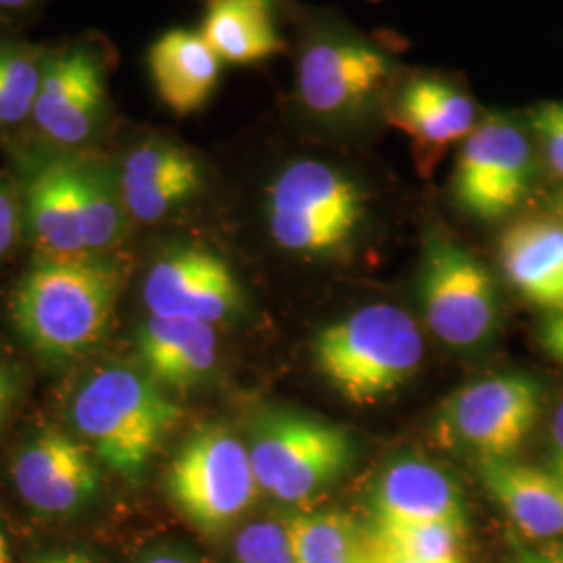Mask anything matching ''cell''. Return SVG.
Instances as JSON below:
<instances>
[{"label": "cell", "instance_id": "6da1fadb", "mask_svg": "<svg viewBox=\"0 0 563 563\" xmlns=\"http://www.w3.org/2000/svg\"><path fill=\"white\" fill-rule=\"evenodd\" d=\"M120 290L113 262L44 255L21 276L9 313L21 341L42 360L71 362L102 341Z\"/></svg>", "mask_w": 563, "mask_h": 563}, {"label": "cell", "instance_id": "7a4b0ae2", "mask_svg": "<svg viewBox=\"0 0 563 563\" xmlns=\"http://www.w3.org/2000/svg\"><path fill=\"white\" fill-rule=\"evenodd\" d=\"M181 409L146 372L130 365H102L78 386L71 423L81 441L111 472L139 481Z\"/></svg>", "mask_w": 563, "mask_h": 563}, {"label": "cell", "instance_id": "3957f363", "mask_svg": "<svg viewBox=\"0 0 563 563\" xmlns=\"http://www.w3.org/2000/svg\"><path fill=\"white\" fill-rule=\"evenodd\" d=\"M323 378L346 401H378L407 383L423 360V339L413 318L395 305H367L325 325L313 342Z\"/></svg>", "mask_w": 563, "mask_h": 563}, {"label": "cell", "instance_id": "277c9868", "mask_svg": "<svg viewBox=\"0 0 563 563\" xmlns=\"http://www.w3.org/2000/svg\"><path fill=\"white\" fill-rule=\"evenodd\" d=\"M249 457L260 488L297 504L342 478L355 462V446L336 423L299 411H267L253 423Z\"/></svg>", "mask_w": 563, "mask_h": 563}, {"label": "cell", "instance_id": "5b68a950", "mask_svg": "<svg viewBox=\"0 0 563 563\" xmlns=\"http://www.w3.org/2000/svg\"><path fill=\"white\" fill-rule=\"evenodd\" d=\"M362 218L360 186L328 163H290L269 188V232L290 253H332L351 241Z\"/></svg>", "mask_w": 563, "mask_h": 563}, {"label": "cell", "instance_id": "8992f818", "mask_svg": "<svg viewBox=\"0 0 563 563\" xmlns=\"http://www.w3.org/2000/svg\"><path fill=\"white\" fill-rule=\"evenodd\" d=\"M257 488L249 449L223 426L197 428L167 472L172 504L207 534L236 522L255 501Z\"/></svg>", "mask_w": 563, "mask_h": 563}, {"label": "cell", "instance_id": "52a82bcc", "mask_svg": "<svg viewBox=\"0 0 563 563\" xmlns=\"http://www.w3.org/2000/svg\"><path fill=\"white\" fill-rule=\"evenodd\" d=\"M541 416V386L523 374L465 384L437 413V441L478 462L509 460Z\"/></svg>", "mask_w": 563, "mask_h": 563}, {"label": "cell", "instance_id": "ba28073f", "mask_svg": "<svg viewBox=\"0 0 563 563\" xmlns=\"http://www.w3.org/2000/svg\"><path fill=\"white\" fill-rule=\"evenodd\" d=\"M420 295L430 332L451 346H474L497 323L490 274L470 251L441 236L426 246Z\"/></svg>", "mask_w": 563, "mask_h": 563}, {"label": "cell", "instance_id": "9c48e42d", "mask_svg": "<svg viewBox=\"0 0 563 563\" xmlns=\"http://www.w3.org/2000/svg\"><path fill=\"white\" fill-rule=\"evenodd\" d=\"M532 155L522 130L493 118L476 125L462 142L453 190L465 213L499 220L528 192Z\"/></svg>", "mask_w": 563, "mask_h": 563}, {"label": "cell", "instance_id": "30bf717a", "mask_svg": "<svg viewBox=\"0 0 563 563\" xmlns=\"http://www.w3.org/2000/svg\"><path fill=\"white\" fill-rule=\"evenodd\" d=\"M142 299L148 316L218 323L242 302L241 284L230 265L209 249L178 246L151 265Z\"/></svg>", "mask_w": 563, "mask_h": 563}, {"label": "cell", "instance_id": "8fae6325", "mask_svg": "<svg viewBox=\"0 0 563 563\" xmlns=\"http://www.w3.org/2000/svg\"><path fill=\"white\" fill-rule=\"evenodd\" d=\"M390 74V60L372 44L323 38L313 42L299 60V99L318 118H351L376 101Z\"/></svg>", "mask_w": 563, "mask_h": 563}, {"label": "cell", "instance_id": "7c38bea8", "mask_svg": "<svg viewBox=\"0 0 563 563\" xmlns=\"http://www.w3.org/2000/svg\"><path fill=\"white\" fill-rule=\"evenodd\" d=\"M81 439L59 428L34 434L18 451L11 478L21 499L46 516H67L92 501L101 474Z\"/></svg>", "mask_w": 563, "mask_h": 563}, {"label": "cell", "instance_id": "4fadbf2b", "mask_svg": "<svg viewBox=\"0 0 563 563\" xmlns=\"http://www.w3.org/2000/svg\"><path fill=\"white\" fill-rule=\"evenodd\" d=\"M107 80L92 51L78 46L46 63L32 120L42 136L57 146L92 141L104 120Z\"/></svg>", "mask_w": 563, "mask_h": 563}, {"label": "cell", "instance_id": "5bb4252c", "mask_svg": "<svg viewBox=\"0 0 563 563\" xmlns=\"http://www.w3.org/2000/svg\"><path fill=\"white\" fill-rule=\"evenodd\" d=\"M201 186V165L174 142H142L121 163V205L136 222H162Z\"/></svg>", "mask_w": 563, "mask_h": 563}, {"label": "cell", "instance_id": "9a60e30c", "mask_svg": "<svg viewBox=\"0 0 563 563\" xmlns=\"http://www.w3.org/2000/svg\"><path fill=\"white\" fill-rule=\"evenodd\" d=\"M372 520L446 523L465 530L462 490L441 467L422 460L388 465L372 493Z\"/></svg>", "mask_w": 563, "mask_h": 563}, {"label": "cell", "instance_id": "2e32d148", "mask_svg": "<svg viewBox=\"0 0 563 563\" xmlns=\"http://www.w3.org/2000/svg\"><path fill=\"white\" fill-rule=\"evenodd\" d=\"M388 120L413 141L422 157L434 159L476 130L478 111L474 101L453 84L416 78L399 90Z\"/></svg>", "mask_w": 563, "mask_h": 563}, {"label": "cell", "instance_id": "e0dca14e", "mask_svg": "<svg viewBox=\"0 0 563 563\" xmlns=\"http://www.w3.org/2000/svg\"><path fill=\"white\" fill-rule=\"evenodd\" d=\"M148 69L163 104L178 118L192 115L213 97L222 59L201 32L169 30L148 51Z\"/></svg>", "mask_w": 563, "mask_h": 563}, {"label": "cell", "instance_id": "ac0fdd59", "mask_svg": "<svg viewBox=\"0 0 563 563\" xmlns=\"http://www.w3.org/2000/svg\"><path fill=\"white\" fill-rule=\"evenodd\" d=\"M25 213L48 257H90L84 244L81 163H51L27 184Z\"/></svg>", "mask_w": 563, "mask_h": 563}, {"label": "cell", "instance_id": "d6986e66", "mask_svg": "<svg viewBox=\"0 0 563 563\" xmlns=\"http://www.w3.org/2000/svg\"><path fill=\"white\" fill-rule=\"evenodd\" d=\"M505 276L526 301L563 311V225L522 220L509 225L499 241Z\"/></svg>", "mask_w": 563, "mask_h": 563}, {"label": "cell", "instance_id": "ffe728a7", "mask_svg": "<svg viewBox=\"0 0 563 563\" xmlns=\"http://www.w3.org/2000/svg\"><path fill=\"white\" fill-rule=\"evenodd\" d=\"M144 372L159 384L188 388L201 383L218 360V334L211 323L148 316L139 332Z\"/></svg>", "mask_w": 563, "mask_h": 563}, {"label": "cell", "instance_id": "44dd1931", "mask_svg": "<svg viewBox=\"0 0 563 563\" xmlns=\"http://www.w3.org/2000/svg\"><path fill=\"white\" fill-rule=\"evenodd\" d=\"M478 474L490 497L509 520L532 539L563 534V483L553 472L511 462H478Z\"/></svg>", "mask_w": 563, "mask_h": 563}, {"label": "cell", "instance_id": "7402d4cb", "mask_svg": "<svg viewBox=\"0 0 563 563\" xmlns=\"http://www.w3.org/2000/svg\"><path fill=\"white\" fill-rule=\"evenodd\" d=\"M201 34L222 63L232 65L262 63L284 48L267 0H211Z\"/></svg>", "mask_w": 563, "mask_h": 563}, {"label": "cell", "instance_id": "603a6c76", "mask_svg": "<svg viewBox=\"0 0 563 563\" xmlns=\"http://www.w3.org/2000/svg\"><path fill=\"white\" fill-rule=\"evenodd\" d=\"M284 526L295 563L362 562V532L342 511L301 514Z\"/></svg>", "mask_w": 563, "mask_h": 563}, {"label": "cell", "instance_id": "cb8c5ba5", "mask_svg": "<svg viewBox=\"0 0 563 563\" xmlns=\"http://www.w3.org/2000/svg\"><path fill=\"white\" fill-rule=\"evenodd\" d=\"M46 63L30 46H0V130L32 118Z\"/></svg>", "mask_w": 563, "mask_h": 563}, {"label": "cell", "instance_id": "d4e9b609", "mask_svg": "<svg viewBox=\"0 0 563 563\" xmlns=\"http://www.w3.org/2000/svg\"><path fill=\"white\" fill-rule=\"evenodd\" d=\"M363 534L422 562L463 563L462 541L465 530L446 523L372 520Z\"/></svg>", "mask_w": 563, "mask_h": 563}, {"label": "cell", "instance_id": "484cf974", "mask_svg": "<svg viewBox=\"0 0 563 563\" xmlns=\"http://www.w3.org/2000/svg\"><path fill=\"white\" fill-rule=\"evenodd\" d=\"M81 209L86 253L97 257L120 242L125 209L111 181L90 165H81Z\"/></svg>", "mask_w": 563, "mask_h": 563}, {"label": "cell", "instance_id": "4316f807", "mask_svg": "<svg viewBox=\"0 0 563 563\" xmlns=\"http://www.w3.org/2000/svg\"><path fill=\"white\" fill-rule=\"evenodd\" d=\"M236 563H295L286 526L255 522L242 528L234 544Z\"/></svg>", "mask_w": 563, "mask_h": 563}, {"label": "cell", "instance_id": "83f0119b", "mask_svg": "<svg viewBox=\"0 0 563 563\" xmlns=\"http://www.w3.org/2000/svg\"><path fill=\"white\" fill-rule=\"evenodd\" d=\"M534 130L543 141L544 155L553 172L563 176V102L544 104L534 113Z\"/></svg>", "mask_w": 563, "mask_h": 563}, {"label": "cell", "instance_id": "f1b7e54d", "mask_svg": "<svg viewBox=\"0 0 563 563\" xmlns=\"http://www.w3.org/2000/svg\"><path fill=\"white\" fill-rule=\"evenodd\" d=\"M20 220V202L15 192L4 181H0V260L18 241Z\"/></svg>", "mask_w": 563, "mask_h": 563}, {"label": "cell", "instance_id": "f546056e", "mask_svg": "<svg viewBox=\"0 0 563 563\" xmlns=\"http://www.w3.org/2000/svg\"><path fill=\"white\" fill-rule=\"evenodd\" d=\"M21 393L20 369L0 357V432L9 422Z\"/></svg>", "mask_w": 563, "mask_h": 563}, {"label": "cell", "instance_id": "4dcf8cb0", "mask_svg": "<svg viewBox=\"0 0 563 563\" xmlns=\"http://www.w3.org/2000/svg\"><path fill=\"white\" fill-rule=\"evenodd\" d=\"M541 344L544 351L563 363V311H555L547 322L543 323L541 330Z\"/></svg>", "mask_w": 563, "mask_h": 563}, {"label": "cell", "instance_id": "1f68e13d", "mask_svg": "<svg viewBox=\"0 0 563 563\" xmlns=\"http://www.w3.org/2000/svg\"><path fill=\"white\" fill-rule=\"evenodd\" d=\"M362 549L365 553V558L372 563H428L422 560H416V558H409L397 549H390L386 544L378 543V541H372L367 539L362 532Z\"/></svg>", "mask_w": 563, "mask_h": 563}, {"label": "cell", "instance_id": "d6a6232c", "mask_svg": "<svg viewBox=\"0 0 563 563\" xmlns=\"http://www.w3.org/2000/svg\"><path fill=\"white\" fill-rule=\"evenodd\" d=\"M551 453H553V474L563 483V399L551 420Z\"/></svg>", "mask_w": 563, "mask_h": 563}, {"label": "cell", "instance_id": "836d02e7", "mask_svg": "<svg viewBox=\"0 0 563 563\" xmlns=\"http://www.w3.org/2000/svg\"><path fill=\"white\" fill-rule=\"evenodd\" d=\"M511 563H563V549L523 551Z\"/></svg>", "mask_w": 563, "mask_h": 563}, {"label": "cell", "instance_id": "e575fe53", "mask_svg": "<svg viewBox=\"0 0 563 563\" xmlns=\"http://www.w3.org/2000/svg\"><path fill=\"white\" fill-rule=\"evenodd\" d=\"M36 563H95L88 555H84L80 551H63L55 555H46L41 558Z\"/></svg>", "mask_w": 563, "mask_h": 563}, {"label": "cell", "instance_id": "d590c367", "mask_svg": "<svg viewBox=\"0 0 563 563\" xmlns=\"http://www.w3.org/2000/svg\"><path fill=\"white\" fill-rule=\"evenodd\" d=\"M141 563H195L184 555L178 553H157V555H151V558H144Z\"/></svg>", "mask_w": 563, "mask_h": 563}, {"label": "cell", "instance_id": "8d00e7d4", "mask_svg": "<svg viewBox=\"0 0 563 563\" xmlns=\"http://www.w3.org/2000/svg\"><path fill=\"white\" fill-rule=\"evenodd\" d=\"M36 0H0V11H21L32 7Z\"/></svg>", "mask_w": 563, "mask_h": 563}, {"label": "cell", "instance_id": "74e56055", "mask_svg": "<svg viewBox=\"0 0 563 563\" xmlns=\"http://www.w3.org/2000/svg\"><path fill=\"white\" fill-rule=\"evenodd\" d=\"M0 563H11V547L2 523H0Z\"/></svg>", "mask_w": 563, "mask_h": 563}, {"label": "cell", "instance_id": "f35d334b", "mask_svg": "<svg viewBox=\"0 0 563 563\" xmlns=\"http://www.w3.org/2000/svg\"><path fill=\"white\" fill-rule=\"evenodd\" d=\"M360 563H372L369 562V560H367V558H365V553H363V549H362V562Z\"/></svg>", "mask_w": 563, "mask_h": 563}, {"label": "cell", "instance_id": "ab89813d", "mask_svg": "<svg viewBox=\"0 0 563 563\" xmlns=\"http://www.w3.org/2000/svg\"><path fill=\"white\" fill-rule=\"evenodd\" d=\"M562 205H563V197H562Z\"/></svg>", "mask_w": 563, "mask_h": 563}]
</instances>
